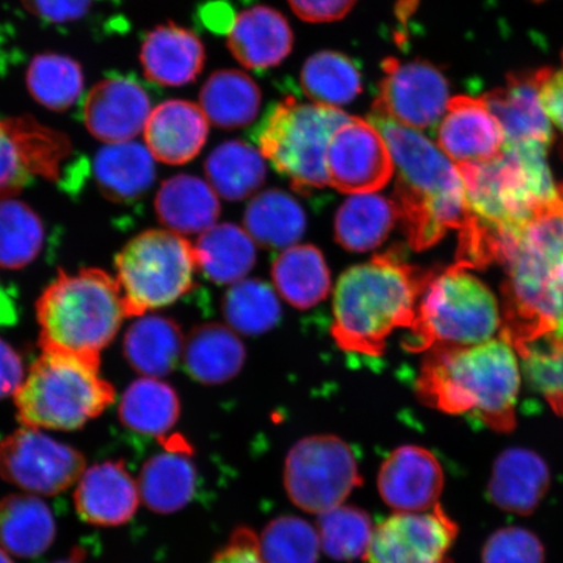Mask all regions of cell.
<instances>
[{
	"mask_svg": "<svg viewBox=\"0 0 563 563\" xmlns=\"http://www.w3.org/2000/svg\"><path fill=\"white\" fill-rule=\"evenodd\" d=\"M397 167L396 206L408 243L424 251L449 230L466 232L475 223L460 167L418 130L372 112Z\"/></svg>",
	"mask_w": 563,
	"mask_h": 563,
	"instance_id": "cell-1",
	"label": "cell"
},
{
	"mask_svg": "<svg viewBox=\"0 0 563 563\" xmlns=\"http://www.w3.org/2000/svg\"><path fill=\"white\" fill-rule=\"evenodd\" d=\"M492 262L508 267L501 338L512 347L553 333V284L563 267V200L541 208L522 228L493 231Z\"/></svg>",
	"mask_w": 563,
	"mask_h": 563,
	"instance_id": "cell-2",
	"label": "cell"
},
{
	"mask_svg": "<svg viewBox=\"0 0 563 563\" xmlns=\"http://www.w3.org/2000/svg\"><path fill=\"white\" fill-rule=\"evenodd\" d=\"M417 386L421 402L442 412L471 415L497 432L516 427L520 372L511 344L503 338L429 350Z\"/></svg>",
	"mask_w": 563,
	"mask_h": 563,
	"instance_id": "cell-3",
	"label": "cell"
},
{
	"mask_svg": "<svg viewBox=\"0 0 563 563\" xmlns=\"http://www.w3.org/2000/svg\"><path fill=\"white\" fill-rule=\"evenodd\" d=\"M433 272H420L398 252L350 267L334 291V340L352 354L382 356L386 340L398 328H410L418 298Z\"/></svg>",
	"mask_w": 563,
	"mask_h": 563,
	"instance_id": "cell-4",
	"label": "cell"
},
{
	"mask_svg": "<svg viewBox=\"0 0 563 563\" xmlns=\"http://www.w3.org/2000/svg\"><path fill=\"white\" fill-rule=\"evenodd\" d=\"M125 317L121 287L110 274L60 272L37 301L40 346L100 361Z\"/></svg>",
	"mask_w": 563,
	"mask_h": 563,
	"instance_id": "cell-5",
	"label": "cell"
},
{
	"mask_svg": "<svg viewBox=\"0 0 563 563\" xmlns=\"http://www.w3.org/2000/svg\"><path fill=\"white\" fill-rule=\"evenodd\" d=\"M544 144L505 145L495 159L457 165L476 220L493 231L523 227L547 203L558 200Z\"/></svg>",
	"mask_w": 563,
	"mask_h": 563,
	"instance_id": "cell-6",
	"label": "cell"
},
{
	"mask_svg": "<svg viewBox=\"0 0 563 563\" xmlns=\"http://www.w3.org/2000/svg\"><path fill=\"white\" fill-rule=\"evenodd\" d=\"M13 397L21 426L76 431L114 404L115 390L98 358L42 351Z\"/></svg>",
	"mask_w": 563,
	"mask_h": 563,
	"instance_id": "cell-7",
	"label": "cell"
},
{
	"mask_svg": "<svg viewBox=\"0 0 563 563\" xmlns=\"http://www.w3.org/2000/svg\"><path fill=\"white\" fill-rule=\"evenodd\" d=\"M460 263L432 273L404 347H471L490 341L501 319L495 295Z\"/></svg>",
	"mask_w": 563,
	"mask_h": 563,
	"instance_id": "cell-8",
	"label": "cell"
},
{
	"mask_svg": "<svg viewBox=\"0 0 563 563\" xmlns=\"http://www.w3.org/2000/svg\"><path fill=\"white\" fill-rule=\"evenodd\" d=\"M349 119L346 112L333 106L287 97L267 110L253 139L263 156L298 192L309 194L329 186L330 141Z\"/></svg>",
	"mask_w": 563,
	"mask_h": 563,
	"instance_id": "cell-9",
	"label": "cell"
},
{
	"mask_svg": "<svg viewBox=\"0 0 563 563\" xmlns=\"http://www.w3.org/2000/svg\"><path fill=\"white\" fill-rule=\"evenodd\" d=\"M115 266L126 317L173 305L192 290L199 271L195 245L164 230L133 238L117 256Z\"/></svg>",
	"mask_w": 563,
	"mask_h": 563,
	"instance_id": "cell-10",
	"label": "cell"
},
{
	"mask_svg": "<svg viewBox=\"0 0 563 563\" xmlns=\"http://www.w3.org/2000/svg\"><path fill=\"white\" fill-rule=\"evenodd\" d=\"M363 477L354 450L333 434L306 438L290 449L284 485L298 509L320 516L341 506L361 487Z\"/></svg>",
	"mask_w": 563,
	"mask_h": 563,
	"instance_id": "cell-11",
	"label": "cell"
},
{
	"mask_svg": "<svg viewBox=\"0 0 563 563\" xmlns=\"http://www.w3.org/2000/svg\"><path fill=\"white\" fill-rule=\"evenodd\" d=\"M86 473V456L40 429L23 427L0 441V477L35 496H55Z\"/></svg>",
	"mask_w": 563,
	"mask_h": 563,
	"instance_id": "cell-12",
	"label": "cell"
},
{
	"mask_svg": "<svg viewBox=\"0 0 563 563\" xmlns=\"http://www.w3.org/2000/svg\"><path fill=\"white\" fill-rule=\"evenodd\" d=\"M73 144L31 117L0 119V200L31 186L35 178L62 181Z\"/></svg>",
	"mask_w": 563,
	"mask_h": 563,
	"instance_id": "cell-13",
	"label": "cell"
},
{
	"mask_svg": "<svg viewBox=\"0 0 563 563\" xmlns=\"http://www.w3.org/2000/svg\"><path fill=\"white\" fill-rule=\"evenodd\" d=\"M460 526L441 505L421 512H394L375 526L368 563H454Z\"/></svg>",
	"mask_w": 563,
	"mask_h": 563,
	"instance_id": "cell-14",
	"label": "cell"
},
{
	"mask_svg": "<svg viewBox=\"0 0 563 563\" xmlns=\"http://www.w3.org/2000/svg\"><path fill=\"white\" fill-rule=\"evenodd\" d=\"M383 68L373 112L415 130L441 121L450 100L448 80L438 67L428 62L387 58Z\"/></svg>",
	"mask_w": 563,
	"mask_h": 563,
	"instance_id": "cell-15",
	"label": "cell"
},
{
	"mask_svg": "<svg viewBox=\"0 0 563 563\" xmlns=\"http://www.w3.org/2000/svg\"><path fill=\"white\" fill-rule=\"evenodd\" d=\"M329 186L343 194H373L394 174V162L383 133L362 118L350 117L330 141Z\"/></svg>",
	"mask_w": 563,
	"mask_h": 563,
	"instance_id": "cell-16",
	"label": "cell"
},
{
	"mask_svg": "<svg viewBox=\"0 0 563 563\" xmlns=\"http://www.w3.org/2000/svg\"><path fill=\"white\" fill-rule=\"evenodd\" d=\"M445 475L438 456L418 445L400 446L379 467L377 488L394 512L428 511L440 505Z\"/></svg>",
	"mask_w": 563,
	"mask_h": 563,
	"instance_id": "cell-17",
	"label": "cell"
},
{
	"mask_svg": "<svg viewBox=\"0 0 563 563\" xmlns=\"http://www.w3.org/2000/svg\"><path fill=\"white\" fill-rule=\"evenodd\" d=\"M147 90L125 76L108 77L88 91L82 121L96 139L108 144L126 143L145 130L152 114Z\"/></svg>",
	"mask_w": 563,
	"mask_h": 563,
	"instance_id": "cell-18",
	"label": "cell"
},
{
	"mask_svg": "<svg viewBox=\"0 0 563 563\" xmlns=\"http://www.w3.org/2000/svg\"><path fill=\"white\" fill-rule=\"evenodd\" d=\"M438 143L456 165L477 164L504 152L505 133L483 98L457 96L441 119Z\"/></svg>",
	"mask_w": 563,
	"mask_h": 563,
	"instance_id": "cell-19",
	"label": "cell"
},
{
	"mask_svg": "<svg viewBox=\"0 0 563 563\" xmlns=\"http://www.w3.org/2000/svg\"><path fill=\"white\" fill-rule=\"evenodd\" d=\"M140 501L139 484L123 461L98 463L76 483L75 509L89 525L117 527L130 522Z\"/></svg>",
	"mask_w": 563,
	"mask_h": 563,
	"instance_id": "cell-20",
	"label": "cell"
},
{
	"mask_svg": "<svg viewBox=\"0 0 563 563\" xmlns=\"http://www.w3.org/2000/svg\"><path fill=\"white\" fill-rule=\"evenodd\" d=\"M208 118L200 106L170 100L152 110L144 135L154 159L167 165H185L207 143Z\"/></svg>",
	"mask_w": 563,
	"mask_h": 563,
	"instance_id": "cell-21",
	"label": "cell"
},
{
	"mask_svg": "<svg viewBox=\"0 0 563 563\" xmlns=\"http://www.w3.org/2000/svg\"><path fill=\"white\" fill-rule=\"evenodd\" d=\"M483 100L503 125L505 145L551 146L553 124L540 101L537 73L510 76L504 88L490 91Z\"/></svg>",
	"mask_w": 563,
	"mask_h": 563,
	"instance_id": "cell-22",
	"label": "cell"
},
{
	"mask_svg": "<svg viewBox=\"0 0 563 563\" xmlns=\"http://www.w3.org/2000/svg\"><path fill=\"white\" fill-rule=\"evenodd\" d=\"M551 484L543 457L530 449L510 448L493 463L488 493L497 508L527 516L538 508Z\"/></svg>",
	"mask_w": 563,
	"mask_h": 563,
	"instance_id": "cell-23",
	"label": "cell"
},
{
	"mask_svg": "<svg viewBox=\"0 0 563 563\" xmlns=\"http://www.w3.org/2000/svg\"><path fill=\"white\" fill-rule=\"evenodd\" d=\"M140 60L147 80L164 87H183L200 75L206 48L195 33L170 23L146 34Z\"/></svg>",
	"mask_w": 563,
	"mask_h": 563,
	"instance_id": "cell-24",
	"label": "cell"
},
{
	"mask_svg": "<svg viewBox=\"0 0 563 563\" xmlns=\"http://www.w3.org/2000/svg\"><path fill=\"white\" fill-rule=\"evenodd\" d=\"M166 448V452L145 462L137 481L141 501L159 514L186 508L197 485V470L188 443L178 439L175 446L167 442Z\"/></svg>",
	"mask_w": 563,
	"mask_h": 563,
	"instance_id": "cell-25",
	"label": "cell"
},
{
	"mask_svg": "<svg viewBox=\"0 0 563 563\" xmlns=\"http://www.w3.org/2000/svg\"><path fill=\"white\" fill-rule=\"evenodd\" d=\"M292 45L294 34L286 18L265 5L242 12L229 33L231 54L250 69L278 66Z\"/></svg>",
	"mask_w": 563,
	"mask_h": 563,
	"instance_id": "cell-26",
	"label": "cell"
},
{
	"mask_svg": "<svg viewBox=\"0 0 563 563\" xmlns=\"http://www.w3.org/2000/svg\"><path fill=\"white\" fill-rule=\"evenodd\" d=\"M156 213L161 223L176 234H199L216 227L221 203L209 183L197 176L178 175L161 186Z\"/></svg>",
	"mask_w": 563,
	"mask_h": 563,
	"instance_id": "cell-27",
	"label": "cell"
},
{
	"mask_svg": "<svg viewBox=\"0 0 563 563\" xmlns=\"http://www.w3.org/2000/svg\"><path fill=\"white\" fill-rule=\"evenodd\" d=\"M53 512L40 496L23 493L0 499V547L21 559H35L54 543Z\"/></svg>",
	"mask_w": 563,
	"mask_h": 563,
	"instance_id": "cell-28",
	"label": "cell"
},
{
	"mask_svg": "<svg viewBox=\"0 0 563 563\" xmlns=\"http://www.w3.org/2000/svg\"><path fill=\"white\" fill-rule=\"evenodd\" d=\"M95 178L108 199L130 203L153 186L156 165L150 150L135 141L109 144L97 153Z\"/></svg>",
	"mask_w": 563,
	"mask_h": 563,
	"instance_id": "cell-29",
	"label": "cell"
},
{
	"mask_svg": "<svg viewBox=\"0 0 563 563\" xmlns=\"http://www.w3.org/2000/svg\"><path fill=\"white\" fill-rule=\"evenodd\" d=\"M183 354L188 375L203 385L228 383L241 372L245 361L242 341L220 323L195 328Z\"/></svg>",
	"mask_w": 563,
	"mask_h": 563,
	"instance_id": "cell-30",
	"label": "cell"
},
{
	"mask_svg": "<svg viewBox=\"0 0 563 563\" xmlns=\"http://www.w3.org/2000/svg\"><path fill=\"white\" fill-rule=\"evenodd\" d=\"M185 352V336L175 321L145 316L124 336V355L132 368L146 377H164L178 365Z\"/></svg>",
	"mask_w": 563,
	"mask_h": 563,
	"instance_id": "cell-31",
	"label": "cell"
},
{
	"mask_svg": "<svg viewBox=\"0 0 563 563\" xmlns=\"http://www.w3.org/2000/svg\"><path fill=\"white\" fill-rule=\"evenodd\" d=\"M272 277L279 295L299 309L312 308L328 297L330 271L313 245H295L274 260Z\"/></svg>",
	"mask_w": 563,
	"mask_h": 563,
	"instance_id": "cell-32",
	"label": "cell"
},
{
	"mask_svg": "<svg viewBox=\"0 0 563 563\" xmlns=\"http://www.w3.org/2000/svg\"><path fill=\"white\" fill-rule=\"evenodd\" d=\"M199 271L218 285L238 284L256 263V245L249 232L232 223L202 232L195 245Z\"/></svg>",
	"mask_w": 563,
	"mask_h": 563,
	"instance_id": "cell-33",
	"label": "cell"
},
{
	"mask_svg": "<svg viewBox=\"0 0 563 563\" xmlns=\"http://www.w3.org/2000/svg\"><path fill=\"white\" fill-rule=\"evenodd\" d=\"M397 220L396 202L375 192L352 195L335 216V239L344 250L368 252L386 241Z\"/></svg>",
	"mask_w": 563,
	"mask_h": 563,
	"instance_id": "cell-34",
	"label": "cell"
},
{
	"mask_svg": "<svg viewBox=\"0 0 563 563\" xmlns=\"http://www.w3.org/2000/svg\"><path fill=\"white\" fill-rule=\"evenodd\" d=\"M262 90L249 75L223 69L211 75L200 93V108L211 124L235 130L249 125L258 114Z\"/></svg>",
	"mask_w": 563,
	"mask_h": 563,
	"instance_id": "cell-35",
	"label": "cell"
},
{
	"mask_svg": "<svg viewBox=\"0 0 563 563\" xmlns=\"http://www.w3.org/2000/svg\"><path fill=\"white\" fill-rule=\"evenodd\" d=\"M180 417L178 393L154 377L132 383L119 405V418L131 431L164 438Z\"/></svg>",
	"mask_w": 563,
	"mask_h": 563,
	"instance_id": "cell-36",
	"label": "cell"
},
{
	"mask_svg": "<svg viewBox=\"0 0 563 563\" xmlns=\"http://www.w3.org/2000/svg\"><path fill=\"white\" fill-rule=\"evenodd\" d=\"M244 224L258 244L266 249H286L305 235L307 217L294 197L279 189H269L249 203Z\"/></svg>",
	"mask_w": 563,
	"mask_h": 563,
	"instance_id": "cell-37",
	"label": "cell"
},
{
	"mask_svg": "<svg viewBox=\"0 0 563 563\" xmlns=\"http://www.w3.org/2000/svg\"><path fill=\"white\" fill-rule=\"evenodd\" d=\"M209 185L230 201L246 199L263 186L266 167L262 152L243 141H227L206 162Z\"/></svg>",
	"mask_w": 563,
	"mask_h": 563,
	"instance_id": "cell-38",
	"label": "cell"
},
{
	"mask_svg": "<svg viewBox=\"0 0 563 563\" xmlns=\"http://www.w3.org/2000/svg\"><path fill=\"white\" fill-rule=\"evenodd\" d=\"M301 87L316 103L346 104L362 93V76L346 55L321 52L311 56L301 69Z\"/></svg>",
	"mask_w": 563,
	"mask_h": 563,
	"instance_id": "cell-39",
	"label": "cell"
},
{
	"mask_svg": "<svg viewBox=\"0 0 563 563\" xmlns=\"http://www.w3.org/2000/svg\"><path fill=\"white\" fill-rule=\"evenodd\" d=\"M26 87L40 104L54 111H65L81 97V66L66 55L40 54L27 67Z\"/></svg>",
	"mask_w": 563,
	"mask_h": 563,
	"instance_id": "cell-40",
	"label": "cell"
},
{
	"mask_svg": "<svg viewBox=\"0 0 563 563\" xmlns=\"http://www.w3.org/2000/svg\"><path fill=\"white\" fill-rule=\"evenodd\" d=\"M45 242L41 218L26 203L0 200V267L21 269L34 262Z\"/></svg>",
	"mask_w": 563,
	"mask_h": 563,
	"instance_id": "cell-41",
	"label": "cell"
},
{
	"mask_svg": "<svg viewBox=\"0 0 563 563\" xmlns=\"http://www.w3.org/2000/svg\"><path fill=\"white\" fill-rule=\"evenodd\" d=\"M223 314L229 325L244 335L269 332L280 320L276 292L263 280L238 282L223 299Z\"/></svg>",
	"mask_w": 563,
	"mask_h": 563,
	"instance_id": "cell-42",
	"label": "cell"
},
{
	"mask_svg": "<svg viewBox=\"0 0 563 563\" xmlns=\"http://www.w3.org/2000/svg\"><path fill=\"white\" fill-rule=\"evenodd\" d=\"M317 517L323 553L341 562L365 558L375 531L367 512L343 504Z\"/></svg>",
	"mask_w": 563,
	"mask_h": 563,
	"instance_id": "cell-43",
	"label": "cell"
},
{
	"mask_svg": "<svg viewBox=\"0 0 563 563\" xmlns=\"http://www.w3.org/2000/svg\"><path fill=\"white\" fill-rule=\"evenodd\" d=\"M522 358L528 386L540 394L553 411L563 417V340L548 333L514 347Z\"/></svg>",
	"mask_w": 563,
	"mask_h": 563,
	"instance_id": "cell-44",
	"label": "cell"
},
{
	"mask_svg": "<svg viewBox=\"0 0 563 563\" xmlns=\"http://www.w3.org/2000/svg\"><path fill=\"white\" fill-rule=\"evenodd\" d=\"M258 540L267 563H317L322 552L317 527L295 516L273 519Z\"/></svg>",
	"mask_w": 563,
	"mask_h": 563,
	"instance_id": "cell-45",
	"label": "cell"
},
{
	"mask_svg": "<svg viewBox=\"0 0 563 563\" xmlns=\"http://www.w3.org/2000/svg\"><path fill=\"white\" fill-rule=\"evenodd\" d=\"M541 540L523 527H505L490 534L482 552L483 563H544Z\"/></svg>",
	"mask_w": 563,
	"mask_h": 563,
	"instance_id": "cell-46",
	"label": "cell"
},
{
	"mask_svg": "<svg viewBox=\"0 0 563 563\" xmlns=\"http://www.w3.org/2000/svg\"><path fill=\"white\" fill-rule=\"evenodd\" d=\"M21 3L46 23L68 24L86 16L95 0H21Z\"/></svg>",
	"mask_w": 563,
	"mask_h": 563,
	"instance_id": "cell-47",
	"label": "cell"
},
{
	"mask_svg": "<svg viewBox=\"0 0 563 563\" xmlns=\"http://www.w3.org/2000/svg\"><path fill=\"white\" fill-rule=\"evenodd\" d=\"M209 563H267L260 549L258 534L249 527H238L227 544Z\"/></svg>",
	"mask_w": 563,
	"mask_h": 563,
	"instance_id": "cell-48",
	"label": "cell"
},
{
	"mask_svg": "<svg viewBox=\"0 0 563 563\" xmlns=\"http://www.w3.org/2000/svg\"><path fill=\"white\" fill-rule=\"evenodd\" d=\"M541 104L553 125L563 132V54L559 67L537 70Z\"/></svg>",
	"mask_w": 563,
	"mask_h": 563,
	"instance_id": "cell-49",
	"label": "cell"
},
{
	"mask_svg": "<svg viewBox=\"0 0 563 563\" xmlns=\"http://www.w3.org/2000/svg\"><path fill=\"white\" fill-rule=\"evenodd\" d=\"M288 3L308 23H330L346 16L356 0H288Z\"/></svg>",
	"mask_w": 563,
	"mask_h": 563,
	"instance_id": "cell-50",
	"label": "cell"
},
{
	"mask_svg": "<svg viewBox=\"0 0 563 563\" xmlns=\"http://www.w3.org/2000/svg\"><path fill=\"white\" fill-rule=\"evenodd\" d=\"M24 364L9 343L0 340V399L15 396L24 383Z\"/></svg>",
	"mask_w": 563,
	"mask_h": 563,
	"instance_id": "cell-51",
	"label": "cell"
},
{
	"mask_svg": "<svg viewBox=\"0 0 563 563\" xmlns=\"http://www.w3.org/2000/svg\"><path fill=\"white\" fill-rule=\"evenodd\" d=\"M235 20L228 4H208L206 23L211 30L230 33L232 26L235 24Z\"/></svg>",
	"mask_w": 563,
	"mask_h": 563,
	"instance_id": "cell-52",
	"label": "cell"
},
{
	"mask_svg": "<svg viewBox=\"0 0 563 563\" xmlns=\"http://www.w3.org/2000/svg\"><path fill=\"white\" fill-rule=\"evenodd\" d=\"M16 321L18 308L13 294L0 285V325H13Z\"/></svg>",
	"mask_w": 563,
	"mask_h": 563,
	"instance_id": "cell-53",
	"label": "cell"
},
{
	"mask_svg": "<svg viewBox=\"0 0 563 563\" xmlns=\"http://www.w3.org/2000/svg\"><path fill=\"white\" fill-rule=\"evenodd\" d=\"M555 300V330L554 333L563 340V267L554 278L553 284Z\"/></svg>",
	"mask_w": 563,
	"mask_h": 563,
	"instance_id": "cell-54",
	"label": "cell"
},
{
	"mask_svg": "<svg viewBox=\"0 0 563 563\" xmlns=\"http://www.w3.org/2000/svg\"><path fill=\"white\" fill-rule=\"evenodd\" d=\"M0 563H15L10 558V553H7L2 547H0Z\"/></svg>",
	"mask_w": 563,
	"mask_h": 563,
	"instance_id": "cell-55",
	"label": "cell"
},
{
	"mask_svg": "<svg viewBox=\"0 0 563 563\" xmlns=\"http://www.w3.org/2000/svg\"><path fill=\"white\" fill-rule=\"evenodd\" d=\"M54 563H81V560L77 559V555H73V558H69L67 560H62V561H58V562H54Z\"/></svg>",
	"mask_w": 563,
	"mask_h": 563,
	"instance_id": "cell-56",
	"label": "cell"
},
{
	"mask_svg": "<svg viewBox=\"0 0 563 563\" xmlns=\"http://www.w3.org/2000/svg\"><path fill=\"white\" fill-rule=\"evenodd\" d=\"M561 196L563 197V192H562V195H561Z\"/></svg>",
	"mask_w": 563,
	"mask_h": 563,
	"instance_id": "cell-57",
	"label": "cell"
},
{
	"mask_svg": "<svg viewBox=\"0 0 563 563\" xmlns=\"http://www.w3.org/2000/svg\"><path fill=\"white\" fill-rule=\"evenodd\" d=\"M562 199H563V197H562Z\"/></svg>",
	"mask_w": 563,
	"mask_h": 563,
	"instance_id": "cell-58",
	"label": "cell"
}]
</instances>
